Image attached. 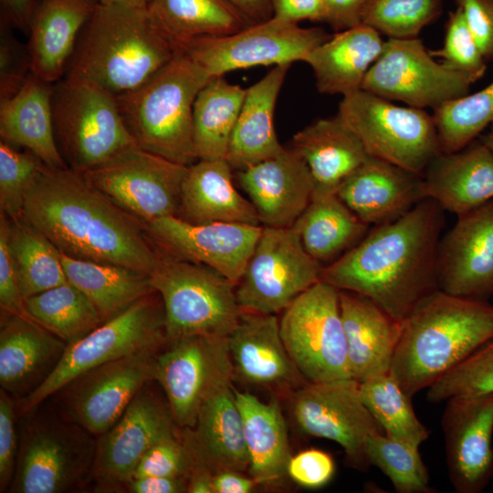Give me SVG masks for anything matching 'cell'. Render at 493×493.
<instances>
[{
  "label": "cell",
  "mask_w": 493,
  "mask_h": 493,
  "mask_svg": "<svg viewBox=\"0 0 493 493\" xmlns=\"http://www.w3.org/2000/svg\"><path fill=\"white\" fill-rule=\"evenodd\" d=\"M23 215L74 258L149 275L162 258L142 222L69 167L42 165L26 192Z\"/></svg>",
  "instance_id": "6da1fadb"
},
{
  "label": "cell",
  "mask_w": 493,
  "mask_h": 493,
  "mask_svg": "<svg viewBox=\"0 0 493 493\" xmlns=\"http://www.w3.org/2000/svg\"><path fill=\"white\" fill-rule=\"evenodd\" d=\"M426 198L362 240L325 267L320 280L363 295L402 322L439 289L437 254L445 215Z\"/></svg>",
  "instance_id": "7a4b0ae2"
},
{
  "label": "cell",
  "mask_w": 493,
  "mask_h": 493,
  "mask_svg": "<svg viewBox=\"0 0 493 493\" xmlns=\"http://www.w3.org/2000/svg\"><path fill=\"white\" fill-rule=\"evenodd\" d=\"M493 340V305L440 289L402 321L390 372L413 398Z\"/></svg>",
  "instance_id": "3957f363"
},
{
  "label": "cell",
  "mask_w": 493,
  "mask_h": 493,
  "mask_svg": "<svg viewBox=\"0 0 493 493\" xmlns=\"http://www.w3.org/2000/svg\"><path fill=\"white\" fill-rule=\"evenodd\" d=\"M177 51L154 27L146 7L97 3L66 76L116 96L141 86Z\"/></svg>",
  "instance_id": "277c9868"
},
{
  "label": "cell",
  "mask_w": 493,
  "mask_h": 493,
  "mask_svg": "<svg viewBox=\"0 0 493 493\" xmlns=\"http://www.w3.org/2000/svg\"><path fill=\"white\" fill-rule=\"evenodd\" d=\"M211 79L188 55L178 50L141 86L116 95L120 113L137 145L182 165L197 162L194 104Z\"/></svg>",
  "instance_id": "5b68a950"
},
{
  "label": "cell",
  "mask_w": 493,
  "mask_h": 493,
  "mask_svg": "<svg viewBox=\"0 0 493 493\" xmlns=\"http://www.w3.org/2000/svg\"><path fill=\"white\" fill-rule=\"evenodd\" d=\"M52 109L58 146L75 171L85 173L137 145L115 95L100 87L66 76L53 84Z\"/></svg>",
  "instance_id": "8992f818"
},
{
  "label": "cell",
  "mask_w": 493,
  "mask_h": 493,
  "mask_svg": "<svg viewBox=\"0 0 493 493\" xmlns=\"http://www.w3.org/2000/svg\"><path fill=\"white\" fill-rule=\"evenodd\" d=\"M167 342L163 303L157 291L138 299L87 335L68 343L57 366L34 392L20 399L26 413L82 373L109 362Z\"/></svg>",
  "instance_id": "52a82bcc"
},
{
  "label": "cell",
  "mask_w": 493,
  "mask_h": 493,
  "mask_svg": "<svg viewBox=\"0 0 493 493\" xmlns=\"http://www.w3.org/2000/svg\"><path fill=\"white\" fill-rule=\"evenodd\" d=\"M151 278L163 303L166 343L196 335L228 337L236 326V285L216 270L162 254Z\"/></svg>",
  "instance_id": "ba28073f"
},
{
  "label": "cell",
  "mask_w": 493,
  "mask_h": 493,
  "mask_svg": "<svg viewBox=\"0 0 493 493\" xmlns=\"http://www.w3.org/2000/svg\"><path fill=\"white\" fill-rule=\"evenodd\" d=\"M337 115L366 152L423 175L441 152L433 114L403 107L362 89L342 97Z\"/></svg>",
  "instance_id": "9c48e42d"
},
{
  "label": "cell",
  "mask_w": 493,
  "mask_h": 493,
  "mask_svg": "<svg viewBox=\"0 0 493 493\" xmlns=\"http://www.w3.org/2000/svg\"><path fill=\"white\" fill-rule=\"evenodd\" d=\"M282 341L309 383L351 378L339 289L320 280L299 295L279 320Z\"/></svg>",
  "instance_id": "30bf717a"
},
{
  "label": "cell",
  "mask_w": 493,
  "mask_h": 493,
  "mask_svg": "<svg viewBox=\"0 0 493 493\" xmlns=\"http://www.w3.org/2000/svg\"><path fill=\"white\" fill-rule=\"evenodd\" d=\"M322 267L291 227L263 226L242 278L236 285L241 311L277 314L320 280Z\"/></svg>",
  "instance_id": "8fae6325"
},
{
  "label": "cell",
  "mask_w": 493,
  "mask_h": 493,
  "mask_svg": "<svg viewBox=\"0 0 493 493\" xmlns=\"http://www.w3.org/2000/svg\"><path fill=\"white\" fill-rule=\"evenodd\" d=\"M187 168L136 145L82 173L145 225L157 218L178 216Z\"/></svg>",
  "instance_id": "7c38bea8"
},
{
  "label": "cell",
  "mask_w": 493,
  "mask_h": 493,
  "mask_svg": "<svg viewBox=\"0 0 493 493\" xmlns=\"http://www.w3.org/2000/svg\"><path fill=\"white\" fill-rule=\"evenodd\" d=\"M331 35L321 27H300L271 17L236 33L194 39L180 47L209 77L255 66L303 61Z\"/></svg>",
  "instance_id": "4fadbf2b"
},
{
  "label": "cell",
  "mask_w": 493,
  "mask_h": 493,
  "mask_svg": "<svg viewBox=\"0 0 493 493\" xmlns=\"http://www.w3.org/2000/svg\"><path fill=\"white\" fill-rule=\"evenodd\" d=\"M474 81L437 62L418 37L389 38L368 70L362 89L418 109L464 97Z\"/></svg>",
  "instance_id": "5bb4252c"
},
{
  "label": "cell",
  "mask_w": 493,
  "mask_h": 493,
  "mask_svg": "<svg viewBox=\"0 0 493 493\" xmlns=\"http://www.w3.org/2000/svg\"><path fill=\"white\" fill-rule=\"evenodd\" d=\"M168 343L157 356L154 379L166 394L174 423L191 428L205 401L232 383L228 339L196 335Z\"/></svg>",
  "instance_id": "9a60e30c"
},
{
  "label": "cell",
  "mask_w": 493,
  "mask_h": 493,
  "mask_svg": "<svg viewBox=\"0 0 493 493\" xmlns=\"http://www.w3.org/2000/svg\"><path fill=\"white\" fill-rule=\"evenodd\" d=\"M291 411L302 433L339 444L354 468L366 470L371 466L366 440L383 431L364 404L359 382H308L293 394Z\"/></svg>",
  "instance_id": "2e32d148"
},
{
  "label": "cell",
  "mask_w": 493,
  "mask_h": 493,
  "mask_svg": "<svg viewBox=\"0 0 493 493\" xmlns=\"http://www.w3.org/2000/svg\"><path fill=\"white\" fill-rule=\"evenodd\" d=\"M53 420H37L24 428L10 491H68L92 471L96 446Z\"/></svg>",
  "instance_id": "e0dca14e"
},
{
  "label": "cell",
  "mask_w": 493,
  "mask_h": 493,
  "mask_svg": "<svg viewBox=\"0 0 493 493\" xmlns=\"http://www.w3.org/2000/svg\"><path fill=\"white\" fill-rule=\"evenodd\" d=\"M157 350H144L95 367L66 384L63 409L68 421L91 435L110 430L154 379Z\"/></svg>",
  "instance_id": "ac0fdd59"
},
{
  "label": "cell",
  "mask_w": 493,
  "mask_h": 493,
  "mask_svg": "<svg viewBox=\"0 0 493 493\" xmlns=\"http://www.w3.org/2000/svg\"><path fill=\"white\" fill-rule=\"evenodd\" d=\"M161 254L207 266L235 285L243 276L263 226L213 222L192 224L164 216L144 225Z\"/></svg>",
  "instance_id": "d6986e66"
},
{
  "label": "cell",
  "mask_w": 493,
  "mask_h": 493,
  "mask_svg": "<svg viewBox=\"0 0 493 493\" xmlns=\"http://www.w3.org/2000/svg\"><path fill=\"white\" fill-rule=\"evenodd\" d=\"M441 418L450 482L479 493L493 477V393L447 399Z\"/></svg>",
  "instance_id": "ffe728a7"
},
{
  "label": "cell",
  "mask_w": 493,
  "mask_h": 493,
  "mask_svg": "<svg viewBox=\"0 0 493 493\" xmlns=\"http://www.w3.org/2000/svg\"><path fill=\"white\" fill-rule=\"evenodd\" d=\"M436 270L444 292L486 300L493 294V200L457 216L440 239Z\"/></svg>",
  "instance_id": "44dd1931"
},
{
  "label": "cell",
  "mask_w": 493,
  "mask_h": 493,
  "mask_svg": "<svg viewBox=\"0 0 493 493\" xmlns=\"http://www.w3.org/2000/svg\"><path fill=\"white\" fill-rule=\"evenodd\" d=\"M173 422L170 409L142 390L116 424L100 435L91 475L104 486L128 484L143 455L175 434Z\"/></svg>",
  "instance_id": "7402d4cb"
},
{
  "label": "cell",
  "mask_w": 493,
  "mask_h": 493,
  "mask_svg": "<svg viewBox=\"0 0 493 493\" xmlns=\"http://www.w3.org/2000/svg\"><path fill=\"white\" fill-rule=\"evenodd\" d=\"M253 204L263 226L291 227L314 195L315 185L302 157L293 149L235 175Z\"/></svg>",
  "instance_id": "603a6c76"
},
{
  "label": "cell",
  "mask_w": 493,
  "mask_h": 493,
  "mask_svg": "<svg viewBox=\"0 0 493 493\" xmlns=\"http://www.w3.org/2000/svg\"><path fill=\"white\" fill-rule=\"evenodd\" d=\"M336 194L368 226L395 220L425 199L422 175L371 155Z\"/></svg>",
  "instance_id": "cb8c5ba5"
},
{
  "label": "cell",
  "mask_w": 493,
  "mask_h": 493,
  "mask_svg": "<svg viewBox=\"0 0 493 493\" xmlns=\"http://www.w3.org/2000/svg\"><path fill=\"white\" fill-rule=\"evenodd\" d=\"M67 346L37 321L1 312V389L20 399L27 396L51 373Z\"/></svg>",
  "instance_id": "d4e9b609"
},
{
  "label": "cell",
  "mask_w": 493,
  "mask_h": 493,
  "mask_svg": "<svg viewBox=\"0 0 493 493\" xmlns=\"http://www.w3.org/2000/svg\"><path fill=\"white\" fill-rule=\"evenodd\" d=\"M425 199L457 216L493 200V152L477 138L453 152H440L423 175Z\"/></svg>",
  "instance_id": "484cf974"
},
{
  "label": "cell",
  "mask_w": 493,
  "mask_h": 493,
  "mask_svg": "<svg viewBox=\"0 0 493 493\" xmlns=\"http://www.w3.org/2000/svg\"><path fill=\"white\" fill-rule=\"evenodd\" d=\"M339 299L351 378L362 383L389 372L402 322L359 293L339 290Z\"/></svg>",
  "instance_id": "4316f807"
},
{
  "label": "cell",
  "mask_w": 493,
  "mask_h": 493,
  "mask_svg": "<svg viewBox=\"0 0 493 493\" xmlns=\"http://www.w3.org/2000/svg\"><path fill=\"white\" fill-rule=\"evenodd\" d=\"M234 377L257 386H283L301 374L291 361L280 335L276 314L241 311L228 335Z\"/></svg>",
  "instance_id": "83f0119b"
},
{
  "label": "cell",
  "mask_w": 493,
  "mask_h": 493,
  "mask_svg": "<svg viewBox=\"0 0 493 493\" xmlns=\"http://www.w3.org/2000/svg\"><path fill=\"white\" fill-rule=\"evenodd\" d=\"M97 0H40L28 26L31 71L54 84L61 79Z\"/></svg>",
  "instance_id": "f1b7e54d"
},
{
  "label": "cell",
  "mask_w": 493,
  "mask_h": 493,
  "mask_svg": "<svg viewBox=\"0 0 493 493\" xmlns=\"http://www.w3.org/2000/svg\"><path fill=\"white\" fill-rule=\"evenodd\" d=\"M184 438L194 455L214 474L249 468L243 420L234 388L226 384L203 404Z\"/></svg>",
  "instance_id": "f546056e"
},
{
  "label": "cell",
  "mask_w": 493,
  "mask_h": 493,
  "mask_svg": "<svg viewBox=\"0 0 493 493\" xmlns=\"http://www.w3.org/2000/svg\"><path fill=\"white\" fill-rule=\"evenodd\" d=\"M52 94L53 84L31 73L16 93L0 100V135L49 167L67 168L56 140Z\"/></svg>",
  "instance_id": "4dcf8cb0"
},
{
  "label": "cell",
  "mask_w": 493,
  "mask_h": 493,
  "mask_svg": "<svg viewBox=\"0 0 493 493\" xmlns=\"http://www.w3.org/2000/svg\"><path fill=\"white\" fill-rule=\"evenodd\" d=\"M232 169L226 159L198 160L188 166L178 217L192 224L261 226L253 204L236 189Z\"/></svg>",
  "instance_id": "1f68e13d"
},
{
  "label": "cell",
  "mask_w": 493,
  "mask_h": 493,
  "mask_svg": "<svg viewBox=\"0 0 493 493\" xmlns=\"http://www.w3.org/2000/svg\"><path fill=\"white\" fill-rule=\"evenodd\" d=\"M384 42L373 28L361 24L314 47L303 62L312 68L320 93L345 96L362 89L363 79L383 52Z\"/></svg>",
  "instance_id": "d6a6232c"
},
{
  "label": "cell",
  "mask_w": 493,
  "mask_h": 493,
  "mask_svg": "<svg viewBox=\"0 0 493 493\" xmlns=\"http://www.w3.org/2000/svg\"><path fill=\"white\" fill-rule=\"evenodd\" d=\"M292 148L310 171L314 195L336 194L369 156L359 138L338 115L319 119L298 131Z\"/></svg>",
  "instance_id": "836d02e7"
},
{
  "label": "cell",
  "mask_w": 493,
  "mask_h": 493,
  "mask_svg": "<svg viewBox=\"0 0 493 493\" xmlns=\"http://www.w3.org/2000/svg\"><path fill=\"white\" fill-rule=\"evenodd\" d=\"M291 64L275 66L246 89L226 159L233 169L242 170L279 154L274 126L277 100Z\"/></svg>",
  "instance_id": "e575fe53"
},
{
  "label": "cell",
  "mask_w": 493,
  "mask_h": 493,
  "mask_svg": "<svg viewBox=\"0 0 493 493\" xmlns=\"http://www.w3.org/2000/svg\"><path fill=\"white\" fill-rule=\"evenodd\" d=\"M234 392L243 420L249 474L258 485H275L287 476L291 456L279 402L272 398L266 403L250 393Z\"/></svg>",
  "instance_id": "d590c367"
},
{
  "label": "cell",
  "mask_w": 493,
  "mask_h": 493,
  "mask_svg": "<svg viewBox=\"0 0 493 493\" xmlns=\"http://www.w3.org/2000/svg\"><path fill=\"white\" fill-rule=\"evenodd\" d=\"M154 27L179 50L194 39L222 37L256 24L227 0H151Z\"/></svg>",
  "instance_id": "8d00e7d4"
},
{
  "label": "cell",
  "mask_w": 493,
  "mask_h": 493,
  "mask_svg": "<svg viewBox=\"0 0 493 493\" xmlns=\"http://www.w3.org/2000/svg\"><path fill=\"white\" fill-rule=\"evenodd\" d=\"M68 281L94 304L103 320L152 293L151 275L123 266L88 261L60 252Z\"/></svg>",
  "instance_id": "74e56055"
},
{
  "label": "cell",
  "mask_w": 493,
  "mask_h": 493,
  "mask_svg": "<svg viewBox=\"0 0 493 493\" xmlns=\"http://www.w3.org/2000/svg\"><path fill=\"white\" fill-rule=\"evenodd\" d=\"M292 226L305 250L320 264L342 256L369 227L337 194L313 195Z\"/></svg>",
  "instance_id": "f35d334b"
},
{
  "label": "cell",
  "mask_w": 493,
  "mask_h": 493,
  "mask_svg": "<svg viewBox=\"0 0 493 493\" xmlns=\"http://www.w3.org/2000/svg\"><path fill=\"white\" fill-rule=\"evenodd\" d=\"M246 89L212 78L198 92L193 110V131L198 160L226 159Z\"/></svg>",
  "instance_id": "ab89813d"
},
{
  "label": "cell",
  "mask_w": 493,
  "mask_h": 493,
  "mask_svg": "<svg viewBox=\"0 0 493 493\" xmlns=\"http://www.w3.org/2000/svg\"><path fill=\"white\" fill-rule=\"evenodd\" d=\"M9 220V248L25 300L68 282L58 248L23 215Z\"/></svg>",
  "instance_id": "60d3db41"
},
{
  "label": "cell",
  "mask_w": 493,
  "mask_h": 493,
  "mask_svg": "<svg viewBox=\"0 0 493 493\" xmlns=\"http://www.w3.org/2000/svg\"><path fill=\"white\" fill-rule=\"evenodd\" d=\"M26 305L37 323L68 344L104 321L90 299L69 282L26 299Z\"/></svg>",
  "instance_id": "b9f144b4"
},
{
  "label": "cell",
  "mask_w": 493,
  "mask_h": 493,
  "mask_svg": "<svg viewBox=\"0 0 493 493\" xmlns=\"http://www.w3.org/2000/svg\"><path fill=\"white\" fill-rule=\"evenodd\" d=\"M362 401L390 438L415 447L429 436L417 418L410 398L389 372L360 383Z\"/></svg>",
  "instance_id": "7bdbcfd3"
},
{
  "label": "cell",
  "mask_w": 493,
  "mask_h": 493,
  "mask_svg": "<svg viewBox=\"0 0 493 493\" xmlns=\"http://www.w3.org/2000/svg\"><path fill=\"white\" fill-rule=\"evenodd\" d=\"M442 152L458 151L493 121V81L482 89L433 110Z\"/></svg>",
  "instance_id": "ee69618b"
},
{
  "label": "cell",
  "mask_w": 493,
  "mask_h": 493,
  "mask_svg": "<svg viewBox=\"0 0 493 493\" xmlns=\"http://www.w3.org/2000/svg\"><path fill=\"white\" fill-rule=\"evenodd\" d=\"M370 465L380 468L398 493H431L427 468L418 447L390 438L383 432L366 440Z\"/></svg>",
  "instance_id": "f6af8a7d"
},
{
  "label": "cell",
  "mask_w": 493,
  "mask_h": 493,
  "mask_svg": "<svg viewBox=\"0 0 493 493\" xmlns=\"http://www.w3.org/2000/svg\"><path fill=\"white\" fill-rule=\"evenodd\" d=\"M442 10L443 0H366L362 24L389 38H415Z\"/></svg>",
  "instance_id": "bcb514c9"
},
{
  "label": "cell",
  "mask_w": 493,
  "mask_h": 493,
  "mask_svg": "<svg viewBox=\"0 0 493 493\" xmlns=\"http://www.w3.org/2000/svg\"><path fill=\"white\" fill-rule=\"evenodd\" d=\"M493 393V340L488 341L427 388L430 403L454 396Z\"/></svg>",
  "instance_id": "7dc6e473"
},
{
  "label": "cell",
  "mask_w": 493,
  "mask_h": 493,
  "mask_svg": "<svg viewBox=\"0 0 493 493\" xmlns=\"http://www.w3.org/2000/svg\"><path fill=\"white\" fill-rule=\"evenodd\" d=\"M43 163L31 152L0 142V212L9 219L23 215L26 192Z\"/></svg>",
  "instance_id": "c3c4849f"
},
{
  "label": "cell",
  "mask_w": 493,
  "mask_h": 493,
  "mask_svg": "<svg viewBox=\"0 0 493 493\" xmlns=\"http://www.w3.org/2000/svg\"><path fill=\"white\" fill-rule=\"evenodd\" d=\"M446 67L469 77L474 82L481 79L487 68L482 55L466 23L461 10L449 13L444 44L439 49H429Z\"/></svg>",
  "instance_id": "681fc988"
},
{
  "label": "cell",
  "mask_w": 493,
  "mask_h": 493,
  "mask_svg": "<svg viewBox=\"0 0 493 493\" xmlns=\"http://www.w3.org/2000/svg\"><path fill=\"white\" fill-rule=\"evenodd\" d=\"M194 462V454L185 440L182 443L174 434L157 442L143 455L132 478L172 477L188 479Z\"/></svg>",
  "instance_id": "f907efd6"
},
{
  "label": "cell",
  "mask_w": 493,
  "mask_h": 493,
  "mask_svg": "<svg viewBox=\"0 0 493 493\" xmlns=\"http://www.w3.org/2000/svg\"><path fill=\"white\" fill-rule=\"evenodd\" d=\"M12 24L0 18V100L16 93L31 71V59L27 45L15 37Z\"/></svg>",
  "instance_id": "816d5d0a"
},
{
  "label": "cell",
  "mask_w": 493,
  "mask_h": 493,
  "mask_svg": "<svg viewBox=\"0 0 493 493\" xmlns=\"http://www.w3.org/2000/svg\"><path fill=\"white\" fill-rule=\"evenodd\" d=\"M9 218L0 212V307L1 312L35 320L22 295L9 248ZM36 321V320H35Z\"/></svg>",
  "instance_id": "f5cc1de1"
},
{
  "label": "cell",
  "mask_w": 493,
  "mask_h": 493,
  "mask_svg": "<svg viewBox=\"0 0 493 493\" xmlns=\"http://www.w3.org/2000/svg\"><path fill=\"white\" fill-rule=\"evenodd\" d=\"M335 469V462L329 453L309 448L289 457L287 476L303 488L315 489L327 485L333 477Z\"/></svg>",
  "instance_id": "db71d44e"
},
{
  "label": "cell",
  "mask_w": 493,
  "mask_h": 493,
  "mask_svg": "<svg viewBox=\"0 0 493 493\" xmlns=\"http://www.w3.org/2000/svg\"><path fill=\"white\" fill-rule=\"evenodd\" d=\"M15 404L8 393L0 391V488L10 487L17 458Z\"/></svg>",
  "instance_id": "11a10c76"
},
{
  "label": "cell",
  "mask_w": 493,
  "mask_h": 493,
  "mask_svg": "<svg viewBox=\"0 0 493 493\" xmlns=\"http://www.w3.org/2000/svg\"><path fill=\"white\" fill-rule=\"evenodd\" d=\"M485 59L493 58V5L489 0H456Z\"/></svg>",
  "instance_id": "9f6ffc18"
},
{
  "label": "cell",
  "mask_w": 493,
  "mask_h": 493,
  "mask_svg": "<svg viewBox=\"0 0 493 493\" xmlns=\"http://www.w3.org/2000/svg\"><path fill=\"white\" fill-rule=\"evenodd\" d=\"M272 17L288 23L326 22L323 0H272Z\"/></svg>",
  "instance_id": "6f0895ef"
},
{
  "label": "cell",
  "mask_w": 493,
  "mask_h": 493,
  "mask_svg": "<svg viewBox=\"0 0 493 493\" xmlns=\"http://www.w3.org/2000/svg\"><path fill=\"white\" fill-rule=\"evenodd\" d=\"M326 23L340 32L362 24V14L366 0H323Z\"/></svg>",
  "instance_id": "680465c9"
},
{
  "label": "cell",
  "mask_w": 493,
  "mask_h": 493,
  "mask_svg": "<svg viewBox=\"0 0 493 493\" xmlns=\"http://www.w3.org/2000/svg\"><path fill=\"white\" fill-rule=\"evenodd\" d=\"M133 493H182L187 492V479L172 477H144L132 478L127 484Z\"/></svg>",
  "instance_id": "91938a15"
},
{
  "label": "cell",
  "mask_w": 493,
  "mask_h": 493,
  "mask_svg": "<svg viewBox=\"0 0 493 493\" xmlns=\"http://www.w3.org/2000/svg\"><path fill=\"white\" fill-rule=\"evenodd\" d=\"M236 470H221L213 476L214 493H249L258 483Z\"/></svg>",
  "instance_id": "94428289"
},
{
  "label": "cell",
  "mask_w": 493,
  "mask_h": 493,
  "mask_svg": "<svg viewBox=\"0 0 493 493\" xmlns=\"http://www.w3.org/2000/svg\"><path fill=\"white\" fill-rule=\"evenodd\" d=\"M40 0H0L1 16L6 18L14 27L28 30L32 14Z\"/></svg>",
  "instance_id": "6125c7cd"
},
{
  "label": "cell",
  "mask_w": 493,
  "mask_h": 493,
  "mask_svg": "<svg viewBox=\"0 0 493 493\" xmlns=\"http://www.w3.org/2000/svg\"><path fill=\"white\" fill-rule=\"evenodd\" d=\"M254 23L270 19L273 16L272 0H227Z\"/></svg>",
  "instance_id": "be15d7a7"
},
{
  "label": "cell",
  "mask_w": 493,
  "mask_h": 493,
  "mask_svg": "<svg viewBox=\"0 0 493 493\" xmlns=\"http://www.w3.org/2000/svg\"><path fill=\"white\" fill-rule=\"evenodd\" d=\"M105 5H122L135 7H147L151 0H97Z\"/></svg>",
  "instance_id": "e7e4bbea"
},
{
  "label": "cell",
  "mask_w": 493,
  "mask_h": 493,
  "mask_svg": "<svg viewBox=\"0 0 493 493\" xmlns=\"http://www.w3.org/2000/svg\"><path fill=\"white\" fill-rule=\"evenodd\" d=\"M493 152V121L485 134L478 137Z\"/></svg>",
  "instance_id": "03108f58"
},
{
  "label": "cell",
  "mask_w": 493,
  "mask_h": 493,
  "mask_svg": "<svg viewBox=\"0 0 493 493\" xmlns=\"http://www.w3.org/2000/svg\"><path fill=\"white\" fill-rule=\"evenodd\" d=\"M491 2V4L493 5V0H489Z\"/></svg>",
  "instance_id": "003e7915"
}]
</instances>
